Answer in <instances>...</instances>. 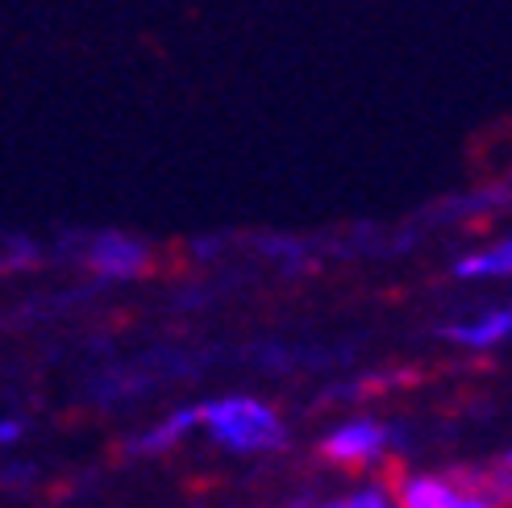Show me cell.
<instances>
[{"instance_id":"9","label":"cell","mask_w":512,"mask_h":508,"mask_svg":"<svg viewBox=\"0 0 512 508\" xmlns=\"http://www.w3.org/2000/svg\"><path fill=\"white\" fill-rule=\"evenodd\" d=\"M442 508H504V504L492 500V496H479V492H463V488H458Z\"/></svg>"},{"instance_id":"5","label":"cell","mask_w":512,"mask_h":508,"mask_svg":"<svg viewBox=\"0 0 512 508\" xmlns=\"http://www.w3.org/2000/svg\"><path fill=\"white\" fill-rule=\"evenodd\" d=\"M446 338L458 342V346H467V350H492L504 338H512V309H492L483 317L458 321V325L446 329Z\"/></svg>"},{"instance_id":"4","label":"cell","mask_w":512,"mask_h":508,"mask_svg":"<svg viewBox=\"0 0 512 508\" xmlns=\"http://www.w3.org/2000/svg\"><path fill=\"white\" fill-rule=\"evenodd\" d=\"M392 492H396L400 508H442L458 492V484L450 479V471L446 475H438V471H396Z\"/></svg>"},{"instance_id":"11","label":"cell","mask_w":512,"mask_h":508,"mask_svg":"<svg viewBox=\"0 0 512 508\" xmlns=\"http://www.w3.org/2000/svg\"><path fill=\"white\" fill-rule=\"evenodd\" d=\"M500 467H504V471L512 475V450H504V459H500Z\"/></svg>"},{"instance_id":"2","label":"cell","mask_w":512,"mask_h":508,"mask_svg":"<svg viewBox=\"0 0 512 508\" xmlns=\"http://www.w3.org/2000/svg\"><path fill=\"white\" fill-rule=\"evenodd\" d=\"M396 446V434L383 421H371V417H358V421H346L338 429H329V434L321 438L317 454L325 463H334V467H375L388 459V450Z\"/></svg>"},{"instance_id":"10","label":"cell","mask_w":512,"mask_h":508,"mask_svg":"<svg viewBox=\"0 0 512 508\" xmlns=\"http://www.w3.org/2000/svg\"><path fill=\"white\" fill-rule=\"evenodd\" d=\"M17 438H21V421H13V417H9L5 425H0V442H5V446H13Z\"/></svg>"},{"instance_id":"3","label":"cell","mask_w":512,"mask_h":508,"mask_svg":"<svg viewBox=\"0 0 512 508\" xmlns=\"http://www.w3.org/2000/svg\"><path fill=\"white\" fill-rule=\"evenodd\" d=\"M88 267L105 279H134L150 271V250L125 234H100L88 246Z\"/></svg>"},{"instance_id":"1","label":"cell","mask_w":512,"mask_h":508,"mask_svg":"<svg viewBox=\"0 0 512 508\" xmlns=\"http://www.w3.org/2000/svg\"><path fill=\"white\" fill-rule=\"evenodd\" d=\"M200 429L229 454H267L288 442L279 413L254 396H221L200 404Z\"/></svg>"},{"instance_id":"8","label":"cell","mask_w":512,"mask_h":508,"mask_svg":"<svg viewBox=\"0 0 512 508\" xmlns=\"http://www.w3.org/2000/svg\"><path fill=\"white\" fill-rule=\"evenodd\" d=\"M288 508H400L392 484H363L346 496H329V500H296Z\"/></svg>"},{"instance_id":"12","label":"cell","mask_w":512,"mask_h":508,"mask_svg":"<svg viewBox=\"0 0 512 508\" xmlns=\"http://www.w3.org/2000/svg\"><path fill=\"white\" fill-rule=\"evenodd\" d=\"M504 508H512V484H508V500H504Z\"/></svg>"},{"instance_id":"6","label":"cell","mask_w":512,"mask_h":508,"mask_svg":"<svg viewBox=\"0 0 512 508\" xmlns=\"http://www.w3.org/2000/svg\"><path fill=\"white\" fill-rule=\"evenodd\" d=\"M192 429H200V404H196V409H175L159 425H150L146 434H138L130 442V454H167L175 442H184Z\"/></svg>"},{"instance_id":"7","label":"cell","mask_w":512,"mask_h":508,"mask_svg":"<svg viewBox=\"0 0 512 508\" xmlns=\"http://www.w3.org/2000/svg\"><path fill=\"white\" fill-rule=\"evenodd\" d=\"M454 275L458 279H504V275H512V238H504L488 250H475V254H467V259H458Z\"/></svg>"}]
</instances>
